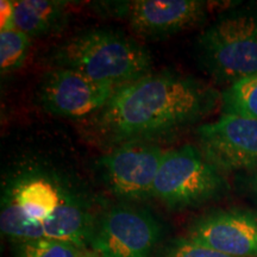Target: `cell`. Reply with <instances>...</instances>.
Wrapping results in <instances>:
<instances>
[{
  "label": "cell",
  "mask_w": 257,
  "mask_h": 257,
  "mask_svg": "<svg viewBox=\"0 0 257 257\" xmlns=\"http://www.w3.org/2000/svg\"><path fill=\"white\" fill-rule=\"evenodd\" d=\"M220 98L212 86L197 79L150 73L114 92L95 113V128L111 143L142 141L200 120Z\"/></svg>",
  "instance_id": "obj_1"
},
{
  "label": "cell",
  "mask_w": 257,
  "mask_h": 257,
  "mask_svg": "<svg viewBox=\"0 0 257 257\" xmlns=\"http://www.w3.org/2000/svg\"><path fill=\"white\" fill-rule=\"evenodd\" d=\"M53 62L115 89L150 74L153 67L146 47L108 29H92L67 40L55 50Z\"/></svg>",
  "instance_id": "obj_2"
},
{
  "label": "cell",
  "mask_w": 257,
  "mask_h": 257,
  "mask_svg": "<svg viewBox=\"0 0 257 257\" xmlns=\"http://www.w3.org/2000/svg\"><path fill=\"white\" fill-rule=\"evenodd\" d=\"M200 66L226 87L257 73V5L225 12L197 41Z\"/></svg>",
  "instance_id": "obj_3"
},
{
  "label": "cell",
  "mask_w": 257,
  "mask_h": 257,
  "mask_svg": "<svg viewBox=\"0 0 257 257\" xmlns=\"http://www.w3.org/2000/svg\"><path fill=\"white\" fill-rule=\"evenodd\" d=\"M221 172L193 146L167 150L154 186L153 198L169 207H187L216 197L223 191Z\"/></svg>",
  "instance_id": "obj_4"
},
{
  "label": "cell",
  "mask_w": 257,
  "mask_h": 257,
  "mask_svg": "<svg viewBox=\"0 0 257 257\" xmlns=\"http://www.w3.org/2000/svg\"><path fill=\"white\" fill-rule=\"evenodd\" d=\"M199 150L220 172H256L257 120L223 114L197 130Z\"/></svg>",
  "instance_id": "obj_5"
},
{
  "label": "cell",
  "mask_w": 257,
  "mask_h": 257,
  "mask_svg": "<svg viewBox=\"0 0 257 257\" xmlns=\"http://www.w3.org/2000/svg\"><path fill=\"white\" fill-rule=\"evenodd\" d=\"M160 234V224L148 212L113 207L95 224L89 244L98 257H150Z\"/></svg>",
  "instance_id": "obj_6"
},
{
  "label": "cell",
  "mask_w": 257,
  "mask_h": 257,
  "mask_svg": "<svg viewBox=\"0 0 257 257\" xmlns=\"http://www.w3.org/2000/svg\"><path fill=\"white\" fill-rule=\"evenodd\" d=\"M167 150L144 141L121 143L101 159L106 181L117 197L141 201L153 198Z\"/></svg>",
  "instance_id": "obj_7"
},
{
  "label": "cell",
  "mask_w": 257,
  "mask_h": 257,
  "mask_svg": "<svg viewBox=\"0 0 257 257\" xmlns=\"http://www.w3.org/2000/svg\"><path fill=\"white\" fill-rule=\"evenodd\" d=\"M117 89L93 81L75 70L55 67L48 72L38 88V99L53 114L81 118L98 113Z\"/></svg>",
  "instance_id": "obj_8"
},
{
  "label": "cell",
  "mask_w": 257,
  "mask_h": 257,
  "mask_svg": "<svg viewBox=\"0 0 257 257\" xmlns=\"http://www.w3.org/2000/svg\"><path fill=\"white\" fill-rule=\"evenodd\" d=\"M112 16L124 19L140 36L166 37L201 21L206 3L199 0H130L111 4Z\"/></svg>",
  "instance_id": "obj_9"
},
{
  "label": "cell",
  "mask_w": 257,
  "mask_h": 257,
  "mask_svg": "<svg viewBox=\"0 0 257 257\" xmlns=\"http://www.w3.org/2000/svg\"><path fill=\"white\" fill-rule=\"evenodd\" d=\"M188 238L232 257H257V214L245 210L216 211L199 218Z\"/></svg>",
  "instance_id": "obj_10"
},
{
  "label": "cell",
  "mask_w": 257,
  "mask_h": 257,
  "mask_svg": "<svg viewBox=\"0 0 257 257\" xmlns=\"http://www.w3.org/2000/svg\"><path fill=\"white\" fill-rule=\"evenodd\" d=\"M94 226L85 205L63 189L59 207L43 221L44 237L73 244L79 249L91 242Z\"/></svg>",
  "instance_id": "obj_11"
},
{
  "label": "cell",
  "mask_w": 257,
  "mask_h": 257,
  "mask_svg": "<svg viewBox=\"0 0 257 257\" xmlns=\"http://www.w3.org/2000/svg\"><path fill=\"white\" fill-rule=\"evenodd\" d=\"M16 29L29 37L60 31L67 23V3L56 0H16Z\"/></svg>",
  "instance_id": "obj_12"
},
{
  "label": "cell",
  "mask_w": 257,
  "mask_h": 257,
  "mask_svg": "<svg viewBox=\"0 0 257 257\" xmlns=\"http://www.w3.org/2000/svg\"><path fill=\"white\" fill-rule=\"evenodd\" d=\"M11 195L28 217L43 223L61 204L62 188L46 178H32L16 186Z\"/></svg>",
  "instance_id": "obj_13"
},
{
  "label": "cell",
  "mask_w": 257,
  "mask_h": 257,
  "mask_svg": "<svg viewBox=\"0 0 257 257\" xmlns=\"http://www.w3.org/2000/svg\"><path fill=\"white\" fill-rule=\"evenodd\" d=\"M223 114L240 115L257 120V73L232 83L221 93Z\"/></svg>",
  "instance_id": "obj_14"
},
{
  "label": "cell",
  "mask_w": 257,
  "mask_h": 257,
  "mask_svg": "<svg viewBox=\"0 0 257 257\" xmlns=\"http://www.w3.org/2000/svg\"><path fill=\"white\" fill-rule=\"evenodd\" d=\"M0 226L3 233L21 242L44 237L43 223L28 217L16 204L12 195H8L3 200Z\"/></svg>",
  "instance_id": "obj_15"
},
{
  "label": "cell",
  "mask_w": 257,
  "mask_h": 257,
  "mask_svg": "<svg viewBox=\"0 0 257 257\" xmlns=\"http://www.w3.org/2000/svg\"><path fill=\"white\" fill-rule=\"evenodd\" d=\"M30 37L24 32L14 30L0 31V68L2 72L17 69L27 59Z\"/></svg>",
  "instance_id": "obj_16"
},
{
  "label": "cell",
  "mask_w": 257,
  "mask_h": 257,
  "mask_svg": "<svg viewBox=\"0 0 257 257\" xmlns=\"http://www.w3.org/2000/svg\"><path fill=\"white\" fill-rule=\"evenodd\" d=\"M80 249L69 243L47 237L22 242L18 257H79Z\"/></svg>",
  "instance_id": "obj_17"
},
{
  "label": "cell",
  "mask_w": 257,
  "mask_h": 257,
  "mask_svg": "<svg viewBox=\"0 0 257 257\" xmlns=\"http://www.w3.org/2000/svg\"><path fill=\"white\" fill-rule=\"evenodd\" d=\"M160 257H232L208 248L188 237H180L162 250Z\"/></svg>",
  "instance_id": "obj_18"
},
{
  "label": "cell",
  "mask_w": 257,
  "mask_h": 257,
  "mask_svg": "<svg viewBox=\"0 0 257 257\" xmlns=\"http://www.w3.org/2000/svg\"><path fill=\"white\" fill-rule=\"evenodd\" d=\"M15 16V0H2L0 2V31L16 29Z\"/></svg>",
  "instance_id": "obj_19"
},
{
  "label": "cell",
  "mask_w": 257,
  "mask_h": 257,
  "mask_svg": "<svg viewBox=\"0 0 257 257\" xmlns=\"http://www.w3.org/2000/svg\"><path fill=\"white\" fill-rule=\"evenodd\" d=\"M248 187L255 197L257 198V170L253 172L248 179Z\"/></svg>",
  "instance_id": "obj_20"
},
{
  "label": "cell",
  "mask_w": 257,
  "mask_h": 257,
  "mask_svg": "<svg viewBox=\"0 0 257 257\" xmlns=\"http://www.w3.org/2000/svg\"><path fill=\"white\" fill-rule=\"evenodd\" d=\"M79 257H96L94 255H89V253H80Z\"/></svg>",
  "instance_id": "obj_21"
}]
</instances>
